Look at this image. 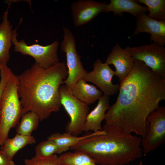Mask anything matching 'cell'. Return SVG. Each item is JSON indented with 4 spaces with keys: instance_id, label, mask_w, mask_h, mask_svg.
Wrapping results in <instances>:
<instances>
[{
    "instance_id": "obj_6",
    "label": "cell",
    "mask_w": 165,
    "mask_h": 165,
    "mask_svg": "<svg viewBox=\"0 0 165 165\" xmlns=\"http://www.w3.org/2000/svg\"><path fill=\"white\" fill-rule=\"evenodd\" d=\"M59 92L61 105L70 119L66 127V132L77 136L83 132L89 108L74 97L65 85L60 86Z\"/></svg>"
},
{
    "instance_id": "obj_12",
    "label": "cell",
    "mask_w": 165,
    "mask_h": 165,
    "mask_svg": "<svg viewBox=\"0 0 165 165\" xmlns=\"http://www.w3.org/2000/svg\"><path fill=\"white\" fill-rule=\"evenodd\" d=\"M105 62L115 67V75L118 78L120 84L130 74L134 66V60L131 54L118 43L112 48Z\"/></svg>"
},
{
    "instance_id": "obj_24",
    "label": "cell",
    "mask_w": 165,
    "mask_h": 165,
    "mask_svg": "<svg viewBox=\"0 0 165 165\" xmlns=\"http://www.w3.org/2000/svg\"><path fill=\"white\" fill-rule=\"evenodd\" d=\"M24 165H60L58 156L54 155L47 158L35 156L31 159H25Z\"/></svg>"
},
{
    "instance_id": "obj_19",
    "label": "cell",
    "mask_w": 165,
    "mask_h": 165,
    "mask_svg": "<svg viewBox=\"0 0 165 165\" xmlns=\"http://www.w3.org/2000/svg\"><path fill=\"white\" fill-rule=\"evenodd\" d=\"M98 132H93L81 137L74 136L67 132L62 134L57 132L51 134L47 139L55 143L59 149V154H61L82 140L96 134Z\"/></svg>"
},
{
    "instance_id": "obj_10",
    "label": "cell",
    "mask_w": 165,
    "mask_h": 165,
    "mask_svg": "<svg viewBox=\"0 0 165 165\" xmlns=\"http://www.w3.org/2000/svg\"><path fill=\"white\" fill-rule=\"evenodd\" d=\"M93 70L87 72L83 79L86 82H91L100 88L104 95L108 96L114 95L119 90L120 85L114 84L112 82L115 72L106 62L103 63L99 59L95 61Z\"/></svg>"
},
{
    "instance_id": "obj_29",
    "label": "cell",
    "mask_w": 165,
    "mask_h": 165,
    "mask_svg": "<svg viewBox=\"0 0 165 165\" xmlns=\"http://www.w3.org/2000/svg\"><path fill=\"white\" fill-rule=\"evenodd\" d=\"M0 19H1V17H0Z\"/></svg>"
},
{
    "instance_id": "obj_16",
    "label": "cell",
    "mask_w": 165,
    "mask_h": 165,
    "mask_svg": "<svg viewBox=\"0 0 165 165\" xmlns=\"http://www.w3.org/2000/svg\"><path fill=\"white\" fill-rule=\"evenodd\" d=\"M70 90L74 97L87 105L94 103L103 95L101 90L87 83L83 78L78 81Z\"/></svg>"
},
{
    "instance_id": "obj_7",
    "label": "cell",
    "mask_w": 165,
    "mask_h": 165,
    "mask_svg": "<svg viewBox=\"0 0 165 165\" xmlns=\"http://www.w3.org/2000/svg\"><path fill=\"white\" fill-rule=\"evenodd\" d=\"M63 39L61 44L62 52L65 54L66 65L68 76L64 83L69 90L80 79L83 78L87 72L81 61V56L77 51L75 37L67 28H63Z\"/></svg>"
},
{
    "instance_id": "obj_14",
    "label": "cell",
    "mask_w": 165,
    "mask_h": 165,
    "mask_svg": "<svg viewBox=\"0 0 165 165\" xmlns=\"http://www.w3.org/2000/svg\"><path fill=\"white\" fill-rule=\"evenodd\" d=\"M11 3L5 11L2 17V20L0 24V64L7 65L10 58L9 50L13 44L12 38L13 30L12 25L8 20V11Z\"/></svg>"
},
{
    "instance_id": "obj_17",
    "label": "cell",
    "mask_w": 165,
    "mask_h": 165,
    "mask_svg": "<svg viewBox=\"0 0 165 165\" xmlns=\"http://www.w3.org/2000/svg\"><path fill=\"white\" fill-rule=\"evenodd\" d=\"M148 12L146 6H142L133 0H111L103 12H112L115 15L123 16V12L131 14L137 17L141 14Z\"/></svg>"
},
{
    "instance_id": "obj_22",
    "label": "cell",
    "mask_w": 165,
    "mask_h": 165,
    "mask_svg": "<svg viewBox=\"0 0 165 165\" xmlns=\"http://www.w3.org/2000/svg\"><path fill=\"white\" fill-rule=\"evenodd\" d=\"M138 3L146 6L149 13L148 17L158 21H165V0H137Z\"/></svg>"
},
{
    "instance_id": "obj_11",
    "label": "cell",
    "mask_w": 165,
    "mask_h": 165,
    "mask_svg": "<svg viewBox=\"0 0 165 165\" xmlns=\"http://www.w3.org/2000/svg\"><path fill=\"white\" fill-rule=\"evenodd\" d=\"M107 3L93 0H79L73 2L71 8L74 24L76 26L90 22L103 12Z\"/></svg>"
},
{
    "instance_id": "obj_13",
    "label": "cell",
    "mask_w": 165,
    "mask_h": 165,
    "mask_svg": "<svg viewBox=\"0 0 165 165\" xmlns=\"http://www.w3.org/2000/svg\"><path fill=\"white\" fill-rule=\"evenodd\" d=\"M137 18L135 29L132 36L141 33L150 34V42L164 46L165 44V21L154 20L145 13L141 14Z\"/></svg>"
},
{
    "instance_id": "obj_1",
    "label": "cell",
    "mask_w": 165,
    "mask_h": 165,
    "mask_svg": "<svg viewBox=\"0 0 165 165\" xmlns=\"http://www.w3.org/2000/svg\"><path fill=\"white\" fill-rule=\"evenodd\" d=\"M119 85L117 100L106 112L105 124L143 137L148 117L165 100V79L135 60L133 70Z\"/></svg>"
},
{
    "instance_id": "obj_25",
    "label": "cell",
    "mask_w": 165,
    "mask_h": 165,
    "mask_svg": "<svg viewBox=\"0 0 165 165\" xmlns=\"http://www.w3.org/2000/svg\"><path fill=\"white\" fill-rule=\"evenodd\" d=\"M11 71L8 68H2L0 71V101L1 95L5 86L10 75Z\"/></svg>"
},
{
    "instance_id": "obj_5",
    "label": "cell",
    "mask_w": 165,
    "mask_h": 165,
    "mask_svg": "<svg viewBox=\"0 0 165 165\" xmlns=\"http://www.w3.org/2000/svg\"><path fill=\"white\" fill-rule=\"evenodd\" d=\"M13 30L12 41L15 51L23 55H28L35 60V63L41 68H47L59 63L57 50L59 42L55 40L51 44L43 46L38 44L28 45L24 40L18 41L16 29Z\"/></svg>"
},
{
    "instance_id": "obj_3",
    "label": "cell",
    "mask_w": 165,
    "mask_h": 165,
    "mask_svg": "<svg viewBox=\"0 0 165 165\" xmlns=\"http://www.w3.org/2000/svg\"><path fill=\"white\" fill-rule=\"evenodd\" d=\"M141 138L105 124L70 149L89 154L99 165H127L141 156Z\"/></svg>"
},
{
    "instance_id": "obj_2",
    "label": "cell",
    "mask_w": 165,
    "mask_h": 165,
    "mask_svg": "<svg viewBox=\"0 0 165 165\" xmlns=\"http://www.w3.org/2000/svg\"><path fill=\"white\" fill-rule=\"evenodd\" d=\"M68 76L64 62L47 68L35 63L17 76L22 115L29 112H34L40 121L49 118L52 113L58 112L61 105L59 88Z\"/></svg>"
},
{
    "instance_id": "obj_21",
    "label": "cell",
    "mask_w": 165,
    "mask_h": 165,
    "mask_svg": "<svg viewBox=\"0 0 165 165\" xmlns=\"http://www.w3.org/2000/svg\"><path fill=\"white\" fill-rule=\"evenodd\" d=\"M17 126L16 133L26 136H31L32 132L38 128L39 118L35 113L28 112L23 114Z\"/></svg>"
},
{
    "instance_id": "obj_9",
    "label": "cell",
    "mask_w": 165,
    "mask_h": 165,
    "mask_svg": "<svg viewBox=\"0 0 165 165\" xmlns=\"http://www.w3.org/2000/svg\"><path fill=\"white\" fill-rule=\"evenodd\" d=\"M131 55L134 61L143 62L152 71L165 79V48L153 42L138 47L124 48Z\"/></svg>"
},
{
    "instance_id": "obj_18",
    "label": "cell",
    "mask_w": 165,
    "mask_h": 165,
    "mask_svg": "<svg viewBox=\"0 0 165 165\" xmlns=\"http://www.w3.org/2000/svg\"><path fill=\"white\" fill-rule=\"evenodd\" d=\"M36 143L32 136H26L16 133L13 138H8L1 145L0 150L6 154L8 158L13 160L16 153L20 149L29 145Z\"/></svg>"
},
{
    "instance_id": "obj_20",
    "label": "cell",
    "mask_w": 165,
    "mask_h": 165,
    "mask_svg": "<svg viewBox=\"0 0 165 165\" xmlns=\"http://www.w3.org/2000/svg\"><path fill=\"white\" fill-rule=\"evenodd\" d=\"M58 159L60 165H99L89 154L80 151L63 153Z\"/></svg>"
},
{
    "instance_id": "obj_8",
    "label": "cell",
    "mask_w": 165,
    "mask_h": 165,
    "mask_svg": "<svg viewBox=\"0 0 165 165\" xmlns=\"http://www.w3.org/2000/svg\"><path fill=\"white\" fill-rule=\"evenodd\" d=\"M148 129L141 138L142 150L147 154L158 148L165 141V107H160L148 117Z\"/></svg>"
},
{
    "instance_id": "obj_15",
    "label": "cell",
    "mask_w": 165,
    "mask_h": 165,
    "mask_svg": "<svg viewBox=\"0 0 165 165\" xmlns=\"http://www.w3.org/2000/svg\"><path fill=\"white\" fill-rule=\"evenodd\" d=\"M109 102V97L104 95L98 100L96 106L87 116L83 131L96 132L102 130L101 123L105 119Z\"/></svg>"
},
{
    "instance_id": "obj_28",
    "label": "cell",
    "mask_w": 165,
    "mask_h": 165,
    "mask_svg": "<svg viewBox=\"0 0 165 165\" xmlns=\"http://www.w3.org/2000/svg\"><path fill=\"white\" fill-rule=\"evenodd\" d=\"M2 66H2L0 64V71L2 68Z\"/></svg>"
},
{
    "instance_id": "obj_27",
    "label": "cell",
    "mask_w": 165,
    "mask_h": 165,
    "mask_svg": "<svg viewBox=\"0 0 165 165\" xmlns=\"http://www.w3.org/2000/svg\"><path fill=\"white\" fill-rule=\"evenodd\" d=\"M138 165H143V161H141Z\"/></svg>"
},
{
    "instance_id": "obj_23",
    "label": "cell",
    "mask_w": 165,
    "mask_h": 165,
    "mask_svg": "<svg viewBox=\"0 0 165 165\" xmlns=\"http://www.w3.org/2000/svg\"><path fill=\"white\" fill-rule=\"evenodd\" d=\"M59 149L55 143L52 140L47 139L39 143L35 148V156L47 158L59 154Z\"/></svg>"
},
{
    "instance_id": "obj_4",
    "label": "cell",
    "mask_w": 165,
    "mask_h": 165,
    "mask_svg": "<svg viewBox=\"0 0 165 165\" xmlns=\"http://www.w3.org/2000/svg\"><path fill=\"white\" fill-rule=\"evenodd\" d=\"M17 76L13 72L2 91L0 101V145L9 138V131L17 126L22 115Z\"/></svg>"
},
{
    "instance_id": "obj_26",
    "label": "cell",
    "mask_w": 165,
    "mask_h": 165,
    "mask_svg": "<svg viewBox=\"0 0 165 165\" xmlns=\"http://www.w3.org/2000/svg\"><path fill=\"white\" fill-rule=\"evenodd\" d=\"M0 165H15L13 160L9 159L5 153L0 150Z\"/></svg>"
}]
</instances>
